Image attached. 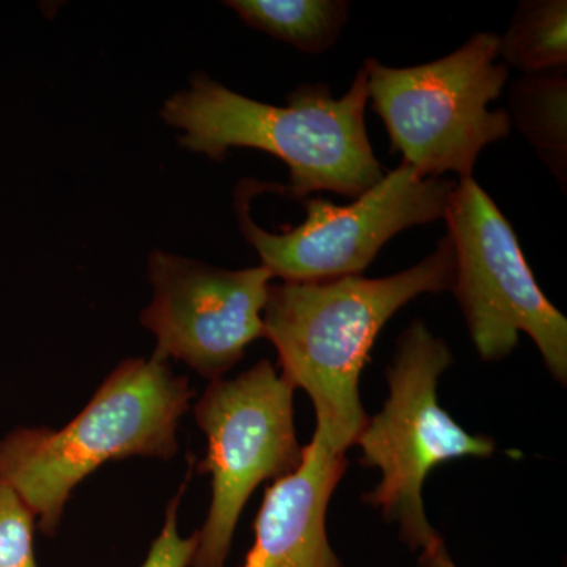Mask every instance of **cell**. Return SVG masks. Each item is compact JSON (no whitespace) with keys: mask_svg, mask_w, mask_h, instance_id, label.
Returning <instances> with one entry per match:
<instances>
[{"mask_svg":"<svg viewBox=\"0 0 567 567\" xmlns=\"http://www.w3.org/2000/svg\"><path fill=\"white\" fill-rule=\"evenodd\" d=\"M511 125L535 148L559 183L567 185V70L522 74L511 84Z\"/></svg>","mask_w":567,"mask_h":567,"instance_id":"8fae6325","label":"cell"},{"mask_svg":"<svg viewBox=\"0 0 567 567\" xmlns=\"http://www.w3.org/2000/svg\"><path fill=\"white\" fill-rule=\"evenodd\" d=\"M35 525L31 507L0 481V567H39L33 550Z\"/></svg>","mask_w":567,"mask_h":567,"instance_id":"5bb4252c","label":"cell"},{"mask_svg":"<svg viewBox=\"0 0 567 567\" xmlns=\"http://www.w3.org/2000/svg\"><path fill=\"white\" fill-rule=\"evenodd\" d=\"M293 391L262 360L235 379L213 380L194 404V420L207 439L197 472L212 477V503L189 567H226L252 492L265 481L290 475L303 461Z\"/></svg>","mask_w":567,"mask_h":567,"instance_id":"52a82bcc","label":"cell"},{"mask_svg":"<svg viewBox=\"0 0 567 567\" xmlns=\"http://www.w3.org/2000/svg\"><path fill=\"white\" fill-rule=\"evenodd\" d=\"M417 565H420V567H457L454 565L453 558L447 554V548L443 539L439 540V543L429 548V550L421 551Z\"/></svg>","mask_w":567,"mask_h":567,"instance_id":"2e32d148","label":"cell"},{"mask_svg":"<svg viewBox=\"0 0 567 567\" xmlns=\"http://www.w3.org/2000/svg\"><path fill=\"white\" fill-rule=\"evenodd\" d=\"M368 103L364 66L341 99L322 82L301 84L287 95V106L248 99L196 71L189 87L164 103L162 118L183 132L181 147L215 162L230 148H256L281 159L289 185L265 189L298 200L323 192L354 200L385 175L365 130Z\"/></svg>","mask_w":567,"mask_h":567,"instance_id":"6da1fadb","label":"cell"},{"mask_svg":"<svg viewBox=\"0 0 567 567\" xmlns=\"http://www.w3.org/2000/svg\"><path fill=\"white\" fill-rule=\"evenodd\" d=\"M240 20L306 54L334 47L349 21L346 0H230Z\"/></svg>","mask_w":567,"mask_h":567,"instance_id":"7c38bea8","label":"cell"},{"mask_svg":"<svg viewBox=\"0 0 567 567\" xmlns=\"http://www.w3.org/2000/svg\"><path fill=\"white\" fill-rule=\"evenodd\" d=\"M148 278L153 298L141 323L156 338L153 358L183 361L213 382L264 338V309L275 279L264 265L226 270L153 251Z\"/></svg>","mask_w":567,"mask_h":567,"instance_id":"9c48e42d","label":"cell"},{"mask_svg":"<svg viewBox=\"0 0 567 567\" xmlns=\"http://www.w3.org/2000/svg\"><path fill=\"white\" fill-rule=\"evenodd\" d=\"M443 219L456 256L451 292L481 360H505L525 333L548 374L565 386L566 317L540 290L506 216L472 177L457 181Z\"/></svg>","mask_w":567,"mask_h":567,"instance_id":"8992f818","label":"cell"},{"mask_svg":"<svg viewBox=\"0 0 567 567\" xmlns=\"http://www.w3.org/2000/svg\"><path fill=\"white\" fill-rule=\"evenodd\" d=\"M498 58L499 35L480 32L423 65L394 69L372 58L364 62L369 102L402 162L423 177H473L481 152L513 128L506 110H491L509 78Z\"/></svg>","mask_w":567,"mask_h":567,"instance_id":"5b68a950","label":"cell"},{"mask_svg":"<svg viewBox=\"0 0 567 567\" xmlns=\"http://www.w3.org/2000/svg\"><path fill=\"white\" fill-rule=\"evenodd\" d=\"M456 185L453 178L423 177L402 162L352 204L306 197L305 221L281 233H268L254 223V182L237 186L234 207L246 244L274 278L323 282L361 276L394 235L445 218Z\"/></svg>","mask_w":567,"mask_h":567,"instance_id":"ba28073f","label":"cell"},{"mask_svg":"<svg viewBox=\"0 0 567 567\" xmlns=\"http://www.w3.org/2000/svg\"><path fill=\"white\" fill-rule=\"evenodd\" d=\"M194 390L158 358L122 361L62 429L18 427L0 440V481L31 507L40 532L58 535L74 488L107 462L171 461Z\"/></svg>","mask_w":567,"mask_h":567,"instance_id":"3957f363","label":"cell"},{"mask_svg":"<svg viewBox=\"0 0 567 567\" xmlns=\"http://www.w3.org/2000/svg\"><path fill=\"white\" fill-rule=\"evenodd\" d=\"M453 361L446 342L432 334L423 320H413L399 336L386 371L385 405L369 416L353 445L361 450V465L382 473L379 486L363 502L398 524L402 543L420 554L442 540L425 516L427 476L447 462L488 458L496 451L494 439L470 434L440 405L439 380Z\"/></svg>","mask_w":567,"mask_h":567,"instance_id":"277c9868","label":"cell"},{"mask_svg":"<svg viewBox=\"0 0 567 567\" xmlns=\"http://www.w3.org/2000/svg\"><path fill=\"white\" fill-rule=\"evenodd\" d=\"M499 58L524 74L567 70L566 0H524L514 11Z\"/></svg>","mask_w":567,"mask_h":567,"instance_id":"4fadbf2b","label":"cell"},{"mask_svg":"<svg viewBox=\"0 0 567 567\" xmlns=\"http://www.w3.org/2000/svg\"><path fill=\"white\" fill-rule=\"evenodd\" d=\"M456 256L445 235L412 268L368 279L271 284L264 309V338L278 352L281 375L303 390L322 425L350 447L368 424L360 379L388 320L424 293L453 290Z\"/></svg>","mask_w":567,"mask_h":567,"instance_id":"7a4b0ae2","label":"cell"},{"mask_svg":"<svg viewBox=\"0 0 567 567\" xmlns=\"http://www.w3.org/2000/svg\"><path fill=\"white\" fill-rule=\"evenodd\" d=\"M347 450L316 425L300 466L265 491L241 567H342L328 539L327 513L349 466Z\"/></svg>","mask_w":567,"mask_h":567,"instance_id":"30bf717a","label":"cell"},{"mask_svg":"<svg viewBox=\"0 0 567 567\" xmlns=\"http://www.w3.org/2000/svg\"><path fill=\"white\" fill-rule=\"evenodd\" d=\"M193 464H189L188 476L183 481L177 495L171 499L164 514V524L162 532L153 540L147 558L141 567H189L192 566L194 554L199 546V529L192 536L183 537L178 532V513H181V503L185 494L186 484L192 477Z\"/></svg>","mask_w":567,"mask_h":567,"instance_id":"9a60e30c","label":"cell"}]
</instances>
